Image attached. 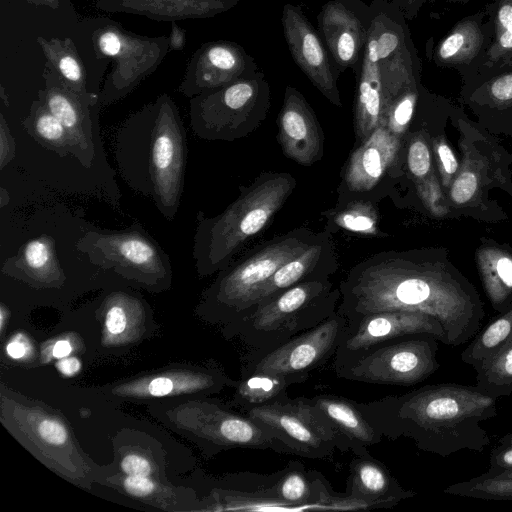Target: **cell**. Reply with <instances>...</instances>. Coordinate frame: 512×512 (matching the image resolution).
<instances>
[{
    "label": "cell",
    "mask_w": 512,
    "mask_h": 512,
    "mask_svg": "<svg viewBox=\"0 0 512 512\" xmlns=\"http://www.w3.org/2000/svg\"><path fill=\"white\" fill-rule=\"evenodd\" d=\"M283 35L296 65L315 88L333 105L343 106L338 88L339 71L334 66L318 31L298 5L287 3L282 8Z\"/></svg>",
    "instance_id": "17"
},
{
    "label": "cell",
    "mask_w": 512,
    "mask_h": 512,
    "mask_svg": "<svg viewBox=\"0 0 512 512\" xmlns=\"http://www.w3.org/2000/svg\"><path fill=\"white\" fill-rule=\"evenodd\" d=\"M23 126L37 142L49 150L60 156L71 153V142L65 127L39 99L32 102Z\"/></svg>",
    "instance_id": "34"
},
{
    "label": "cell",
    "mask_w": 512,
    "mask_h": 512,
    "mask_svg": "<svg viewBox=\"0 0 512 512\" xmlns=\"http://www.w3.org/2000/svg\"><path fill=\"white\" fill-rule=\"evenodd\" d=\"M83 24L90 31L96 57L113 64L99 92L101 107L130 94L157 70L169 52L166 36L139 35L106 17L87 19Z\"/></svg>",
    "instance_id": "8"
},
{
    "label": "cell",
    "mask_w": 512,
    "mask_h": 512,
    "mask_svg": "<svg viewBox=\"0 0 512 512\" xmlns=\"http://www.w3.org/2000/svg\"><path fill=\"white\" fill-rule=\"evenodd\" d=\"M123 487L129 495L138 498L147 497L156 490L155 483L149 477L143 476L126 475Z\"/></svg>",
    "instance_id": "43"
},
{
    "label": "cell",
    "mask_w": 512,
    "mask_h": 512,
    "mask_svg": "<svg viewBox=\"0 0 512 512\" xmlns=\"http://www.w3.org/2000/svg\"><path fill=\"white\" fill-rule=\"evenodd\" d=\"M512 344V305L476 334L461 360L475 371Z\"/></svg>",
    "instance_id": "31"
},
{
    "label": "cell",
    "mask_w": 512,
    "mask_h": 512,
    "mask_svg": "<svg viewBox=\"0 0 512 512\" xmlns=\"http://www.w3.org/2000/svg\"><path fill=\"white\" fill-rule=\"evenodd\" d=\"M446 1H448L450 3H466L469 0H446Z\"/></svg>",
    "instance_id": "51"
},
{
    "label": "cell",
    "mask_w": 512,
    "mask_h": 512,
    "mask_svg": "<svg viewBox=\"0 0 512 512\" xmlns=\"http://www.w3.org/2000/svg\"><path fill=\"white\" fill-rule=\"evenodd\" d=\"M72 352V345L68 340H58L54 343L52 347V356L61 359L64 357L69 356V354Z\"/></svg>",
    "instance_id": "49"
},
{
    "label": "cell",
    "mask_w": 512,
    "mask_h": 512,
    "mask_svg": "<svg viewBox=\"0 0 512 512\" xmlns=\"http://www.w3.org/2000/svg\"><path fill=\"white\" fill-rule=\"evenodd\" d=\"M288 172H263L220 214L196 215L192 256L200 277L225 269L243 245L266 228L296 188Z\"/></svg>",
    "instance_id": "4"
},
{
    "label": "cell",
    "mask_w": 512,
    "mask_h": 512,
    "mask_svg": "<svg viewBox=\"0 0 512 512\" xmlns=\"http://www.w3.org/2000/svg\"><path fill=\"white\" fill-rule=\"evenodd\" d=\"M330 232L341 229L361 236L378 237L379 214L372 201L360 197L340 202L323 213Z\"/></svg>",
    "instance_id": "32"
},
{
    "label": "cell",
    "mask_w": 512,
    "mask_h": 512,
    "mask_svg": "<svg viewBox=\"0 0 512 512\" xmlns=\"http://www.w3.org/2000/svg\"><path fill=\"white\" fill-rule=\"evenodd\" d=\"M492 37L486 9L457 22L432 51L438 67L455 68L466 80L481 66Z\"/></svg>",
    "instance_id": "21"
},
{
    "label": "cell",
    "mask_w": 512,
    "mask_h": 512,
    "mask_svg": "<svg viewBox=\"0 0 512 512\" xmlns=\"http://www.w3.org/2000/svg\"><path fill=\"white\" fill-rule=\"evenodd\" d=\"M373 19L357 76L354 132L357 146L383 123L382 60L411 37L402 13L389 0H373Z\"/></svg>",
    "instance_id": "9"
},
{
    "label": "cell",
    "mask_w": 512,
    "mask_h": 512,
    "mask_svg": "<svg viewBox=\"0 0 512 512\" xmlns=\"http://www.w3.org/2000/svg\"><path fill=\"white\" fill-rule=\"evenodd\" d=\"M171 23V32L168 36L169 52L182 51L186 45V30L180 27L176 21Z\"/></svg>",
    "instance_id": "46"
},
{
    "label": "cell",
    "mask_w": 512,
    "mask_h": 512,
    "mask_svg": "<svg viewBox=\"0 0 512 512\" xmlns=\"http://www.w3.org/2000/svg\"><path fill=\"white\" fill-rule=\"evenodd\" d=\"M338 287L337 311L347 322L380 311L420 312L441 324L449 346L474 338L485 316L474 286L433 250L379 252L353 266Z\"/></svg>",
    "instance_id": "1"
},
{
    "label": "cell",
    "mask_w": 512,
    "mask_h": 512,
    "mask_svg": "<svg viewBox=\"0 0 512 512\" xmlns=\"http://www.w3.org/2000/svg\"><path fill=\"white\" fill-rule=\"evenodd\" d=\"M373 19V7L362 0H329L317 15L318 32L339 73L358 76Z\"/></svg>",
    "instance_id": "16"
},
{
    "label": "cell",
    "mask_w": 512,
    "mask_h": 512,
    "mask_svg": "<svg viewBox=\"0 0 512 512\" xmlns=\"http://www.w3.org/2000/svg\"><path fill=\"white\" fill-rule=\"evenodd\" d=\"M435 152L439 162V168L445 183L457 173L458 162L450 146L443 140H436L434 143Z\"/></svg>",
    "instance_id": "40"
},
{
    "label": "cell",
    "mask_w": 512,
    "mask_h": 512,
    "mask_svg": "<svg viewBox=\"0 0 512 512\" xmlns=\"http://www.w3.org/2000/svg\"><path fill=\"white\" fill-rule=\"evenodd\" d=\"M36 43L51 69L68 87L78 93L92 92L87 87V72L73 40L68 37L38 36Z\"/></svg>",
    "instance_id": "29"
},
{
    "label": "cell",
    "mask_w": 512,
    "mask_h": 512,
    "mask_svg": "<svg viewBox=\"0 0 512 512\" xmlns=\"http://www.w3.org/2000/svg\"><path fill=\"white\" fill-rule=\"evenodd\" d=\"M270 85L262 70L190 98V126L207 141H235L257 130L268 116Z\"/></svg>",
    "instance_id": "7"
},
{
    "label": "cell",
    "mask_w": 512,
    "mask_h": 512,
    "mask_svg": "<svg viewBox=\"0 0 512 512\" xmlns=\"http://www.w3.org/2000/svg\"><path fill=\"white\" fill-rule=\"evenodd\" d=\"M485 9L492 25V37L479 69L512 62V0H493Z\"/></svg>",
    "instance_id": "33"
},
{
    "label": "cell",
    "mask_w": 512,
    "mask_h": 512,
    "mask_svg": "<svg viewBox=\"0 0 512 512\" xmlns=\"http://www.w3.org/2000/svg\"><path fill=\"white\" fill-rule=\"evenodd\" d=\"M496 404L497 398L477 386L438 384L358 406L383 437L409 438L422 451L448 457L489 445L481 424L497 415Z\"/></svg>",
    "instance_id": "2"
},
{
    "label": "cell",
    "mask_w": 512,
    "mask_h": 512,
    "mask_svg": "<svg viewBox=\"0 0 512 512\" xmlns=\"http://www.w3.org/2000/svg\"><path fill=\"white\" fill-rule=\"evenodd\" d=\"M278 142L283 154L302 166H311L324 156V134L303 94L287 85L278 115Z\"/></svg>",
    "instance_id": "19"
},
{
    "label": "cell",
    "mask_w": 512,
    "mask_h": 512,
    "mask_svg": "<svg viewBox=\"0 0 512 512\" xmlns=\"http://www.w3.org/2000/svg\"><path fill=\"white\" fill-rule=\"evenodd\" d=\"M338 268L332 235L326 229L315 243L279 267L262 289L257 307L298 283L330 279Z\"/></svg>",
    "instance_id": "23"
},
{
    "label": "cell",
    "mask_w": 512,
    "mask_h": 512,
    "mask_svg": "<svg viewBox=\"0 0 512 512\" xmlns=\"http://www.w3.org/2000/svg\"><path fill=\"white\" fill-rule=\"evenodd\" d=\"M431 164V153L426 141L421 136L411 139L407 151V165L416 183L431 177Z\"/></svg>",
    "instance_id": "37"
},
{
    "label": "cell",
    "mask_w": 512,
    "mask_h": 512,
    "mask_svg": "<svg viewBox=\"0 0 512 512\" xmlns=\"http://www.w3.org/2000/svg\"><path fill=\"white\" fill-rule=\"evenodd\" d=\"M400 143L401 138L392 134L385 126H379L358 145L351 153L343 172L341 188L348 196L340 202L371 191L395 164Z\"/></svg>",
    "instance_id": "20"
},
{
    "label": "cell",
    "mask_w": 512,
    "mask_h": 512,
    "mask_svg": "<svg viewBox=\"0 0 512 512\" xmlns=\"http://www.w3.org/2000/svg\"><path fill=\"white\" fill-rule=\"evenodd\" d=\"M234 384L219 371L203 373H180L140 379L115 391L121 395L137 397H162L178 393L218 391L225 385Z\"/></svg>",
    "instance_id": "27"
},
{
    "label": "cell",
    "mask_w": 512,
    "mask_h": 512,
    "mask_svg": "<svg viewBox=\"0 0 512 512\" xmlns=\"http://www.w3.org/2000/svg\"><path fill=\"white\" fill-rule=\"evenodd\" d=\"M42 77L44 88L38 91V99L65 127L70 154L88 167L96 156L99 92L78 93L46 66Z\"/></svg>",
    "instance_id": "15"
},
{
    "label": "cell",
    "mask_w": 512,
    "mask_h": 512,
    "mask_svg": "<svg viewBox=\"0 0 512 512\" xmlns=\"http://www.w3.org/2000/svg\"><path fill=\"white\" fill-rule=\"evenodd\" d=\"M241 0H95L94 7L107 13H126L156 21L215 17Z\"/></svg>",
    "instance_id": "24"
},
{
    "label": "cell",
    "mask_w": 512,
    "mask_h": 512,
    "mask_svg": "<svg viewBox=\"0 0 512 512\" xmlns=\"http://www.w3.org/2000/svg\"><path fill=\"white\" fill-rule=\"evenodd\" d=\"M344 495L362 509L391 508L415 492L404 489L388 468L365 449L353 453Z\"/></svg>",
    "instance_id": "22"
},
{
    "label": "cell",
    "mask_w": 512,
    "mask_h": 512,
    "mask_svg": "<svg viewBox=\"0 0 512 512\" xmlns=\"http://www.w3.org/2000/svg\"><path fill=\"white\" fill-rule=\"evenodd\" d=\"M113 146L124 182L172 221L180 206L187 160L186 130L172 97L163 93L130 114L117 129Z\"/></svg>",
    "instance_id": "3"
},
{
    "label": "cell",
    "mask_w": 512,
    "mask_h": 512,
    "mask_svg": "<svg viewBox=\"0 0 512 512\" xmlns=\"http://www.w3.org/2000/svg\"><path fill=\"white\" fill-rule=\"evenodd\" d=\"M307 379L261 372H244L235 383L234 403L243 410L280 401L288 397L287 389Z\"/></svg>",
    "instance_id": "30"
},
{
    "label": "cell",
    "mask_w": 512,
    "mask_h": 512,
    "mask_svg": "<svg viewBox=\"0 0 512 512\" xmlns=\"http://www.w3.org/2000/svg\"><path fill=\"white\" fill-rule=\"evenodd\" d=\"M420 335H429L446 343L441 324L432 316L420 312L380 311L349 321L334 355V370L350 364L384 342Z\"/></svg>",
    "instance_id": "14"
},
{
    "label": "cell",
    "mask_w": 512,
    "mask_h": 512,
    "mask_svg": "<svg viewBox=\"0 0 512 512\" xmlns=\"http://www.w3.org/2000/svg\"><path fill=\"white\" fill-rule=\"evenodd\" d=\"M347 326V319L337 310L316 327L294 336L264 353H249L244 372L309 378L335 355Z\"/></svg>",
    "instance_id": "13"
},
{
    "label": "cell",
    "mask_w": 512,
    "mask_h": 512,
    "mask_svg": "<svg viewBox=\"0 0 512 512\" xmlns=\"http://www.w3.org/2000/svg\"><path fill=\"white\" fill-rule=\"evenodd\" d=\"M29 349L28 343L25 341L24 337L17 336L14 337L6 347L7 354L13 359H21L25 357Z\"/></svg>",
    "instance_id": "47"
},
{
    "label": "cell",
    "mask_w": 512,
    "mask_h": 512,
    "mask_svg": "<svg viewBox=\"0 0 512 512\" xmlns=\"http://www.w3.org/2000/svg\"><path fill=\"white\" fill-rule=\"evenodd\" d=\"M74 247L89 263L146 287L153 289L170 283L168 254L138 222L120 231L89 229Z\"/></svg>",
    "instance_id": "10"
},
{
    "label": "cell",
    "mask_w": 512,
    "mask_h": 512,
    "mask_svg": "<svg viewBox=\"0 0 512 512\" xmlns=\"http://www.w3.org/2000/svg\"><path fill=\"white\" fill-rule=\"evenodd\" d=\"M244 413L267 428L282 444L285 454L325 459L337 449L330 421L310 398L287 397Z\"/></svg>",
    "instance_id": "11"
},
{
    "label": "cell",
    "mask_w": 512,
    "mask_h": 512,
    "mask_svg": "<svg viewBox=\"0 0 512 512\" xmlns=\"http://www.w3.org/2000/svg\"><path fill=\"white\" fill-rule=\"evenodd\" d=\"M477 259L486 295L494 310L502 313L512 305V254L498 247H485Z\"/></svg>",
    "instance_id": "28"
},
{
    "label": "cell",
    "mask_w": 512,
    "mask_h": 512,
    "mask_svg": "<svg viewBox=\"0 0 512 512\" xmlns=\"http://www.w3.org/2000/svg\"><path fill=\"white\" fill-rule=\"evenodd\" d=\"M2 273L40 284L60 281L64 273L54 238L42 234L28 239L15 255L3 262Z\"/></svg>",
    "instance_id": "26"
},
{
    "label": "cell",
    "mask_w": 512,
    "mask_h": 512,
    "mask_svg": "<svg viewBox=\"0 0 512 512\" xmlns=\"http://www.w3.org/2000/svg\"><path fill=\"white\" fill-rule=\"evenodd\" d=\"M504 445H512V437L509 440L504 441Z\"/></svg>",
    "instance_id": "52"
},
{
    "label": "cell",
    "mask_w": 512,
    "mask_h": 512,
    "mask_svg": "<svg viewBox=\"0 0 512 512\" xmlns=\"http://www.w3.org/2000/svg\"><path fill=\"white\" fill-rule=\"evenodd\" d=\"M27 3L35 6L47 7L56 10L61 5V0H25Z\"/></svg>",
    "instance_id": "50"
},
{
    "label": "cell",
    "mask_w": 512,
    "mask_h": 512,
    "mask_svg": "<svg viewBox=\"0 0 512 512\" xmlns=\"http://www.w3.org/2000/svg\"><path fill=\"white\" fill-rule=\"evenodd\" d=\"M476 386L495 397L512 393V344L476 370Z\"/></svg>",
    "instance_id": "36"
},
{
    "label": "cell",
    "mask_w": 512,
    "mask_h": 512,
    "mask_svg": "<svg viewBox=\"0 0 512 512\" xmlns=\"http://www.w3.org/2000/svg\"><path fill=\"white\" fill-rule=\"evenodd\" d=\"M396 7L406 20L414 19L427 0H389Z\"/></svg>",
    "instance_id": "45"
},
{
    "label": "cell",
    "mask_w": 512,
    "mask_h": 512,
    "mask_svg": "<svg viewBox=\"0 0 512 512\" xmlns=\"http://www.w3.org/2000/svg\"><path fill=\"white\" fill-rule=\"evenodd\" d=\"M310 400L330 421L340 451L359 453L381 442L382 434L365 417L357 402L331 394L316 395Z\"/></svg>",
    "instance_id": "25"
},
{
    "label": "cell",
    "mask_w": 512,
    "mask_h": 512,
    "mask_svg": "<svg viewBox=\"0 0 512 512\" xmlns=\"http://www.w3.org/2000/svg\"><path fill=\"white\" fill-rule=\"evenodd\" d=\"M258 70L254 57L240 44L229 40L209 41L191 55L177 91L192 98L249 77Z\"/></svg>",
    "instance_id": "18"
},
{
    "label": "cell",
    "mask_w": 512,
    "mask_h": 512,
    "mask_svg": "<svg viewBox=\"0 0 512 512\" xmlns=\"http://www.w3.org/2000/svg\"><path fill=\"white\" fill-rule=\"evenodd\" d=\"M16 155V142L11 134L10 128L3 116L0 114V169H4Z\"/></svg>",
    "instance_id": "41"
},
{
    "label": "cell",
    "mask_w": 512,
    "mask_h": 512,
    "mask_svg": "<svg viewBox=\"0 0 512 512\" xmlns=\"http://www.w3.org/2000/svg\"><path fill=\"white\" fill-rule=\"evenodd\" d=\"M479 189V180L474 172L462 171L450 187V198L455 204H466Z\"/></svg>",
    "instance_id": "38"
},
{
    "label": "cell",
    "mask_w": 512,
    "mask_h": 512,
    "mask_svg": "<svg viewBox=\"0 0 512 512\" xmlns=\"http://www.w3.org/2000/svg\"><path fill=\"white\" fill-rule=\"evenodd\" d=\"M393 339L366 351L355 361L335 370L350 381L409 386L424 381L440 367L436 338Z\"/></svg>",
    "instance_id": "12"
},
{
    "label": "cell",
    "mask_w": 512,
    "mask_h": 512,
    "mask_svg": "<svg viewBox=\"0 0 512 512\" xmlns=\"http://www.w3.org/2000/svg\"><path fill=\"white\" fill-rule=\"evenodd\" d=\"M340 297L330 279L301 282L259 305L231 333L241 337L249 353H264L325 321Z\"/></svg>",
    "instance_id": "6"
},
{
    "label": "cell",
    "mask_w": 512,
    "mask_h": 512,
    "mask_svg": "<svg viewBox=\"0 0 512 512\" xmlns=\"http://www.w3.org/2000/svg\"><path fill=\"white\" fill-rule=\"evenodd\" d=\"M444 493L484 500H512V469L488 471L470 480L454 483L445 488Z\"/></svg>",
    "instance_id": "35"
},
{
    "label": "cell",
    "mask_w": 512,
    "mask_h": 512,
    "mask_svg": "<svg viewBox=\"0 0 512 512\" xmlns=\"http://www.w3.org/2000/svg\"><path fill=\"white\" fill-rule=\"evenodd\" d=\"M38 435L45 443L61 446L68 440L65 426L55 418L45 417L37 425Z\"/></svg>",
    "instance_id": "39"
},
{
    "label": "cell",
    "mask_w": 512,
    "mask_h": 512,
    "mask_svg": "<svg viewBox=\"0 0 512 512\" xmlns=\"http://www.w3.org/2000/svg\"><path fill=\"white\" fill-rule=\"evenodd\" d=\"M120 467L127 476L149 477L152 473L150 462L139 454H128L125 456Z\"/></svg>",
    "instance_id": "42"
},
{
    "label": "cell",
    "mask_w": 512,
    "mask_h": 512,
    "mask_svg": "<svg viewBox=\"0 0 512 512\" xmlns=\"http://www.w3.org/2000/svg\"><path fill=\"white\" fill-rule=\"evenodd\" d=\"M512 469V445H504L491 453L488 471L498 472Z\"/></svg>",
    "instance_id": "44"
},
{
    "label": "cell",
    "mask_w": 512,
    "mask_h": 512,
    "mask_svg": "<svg viewBox=\"0 0 512 512\" xmlns=\"http://www.w3.org/2000/svg\"><path fill=\"white\" fill-rule=\"evenodd\" d=\"M322 232L294 228L231 262L205 292V307L231 330L256 310L262 289L279 267L315 243Z\"/></svg>",
    "instance_id": "5"
},
{
    "label": "cell",
    "mask_w": 512,
    "mask_h": 512,
    "mask_svg": "<svg viewBox=\"0 0 512 512\" xmlns=\"http://www.w3.org/2000/svg\"><path fill=\"white\" fill-rule=\"evenodd\" d=\"M58 370L65 376L77 374L81 368V363L76 357H64L57 362Z\"/></svg>",
    "instance_id": "48"
}]
</instances>
